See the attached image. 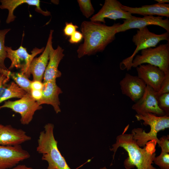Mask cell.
<instances>
[{"instance_id":"29","label":"cell","mask_w":169,"mask_h":169,"mask_svg":"<svg viewBox=\"0 0 169 169\" xmlns=\"http://www.w3.org/2000/svg\"><path fill=\"white\" fill-rule=\"evenodd\" d=\"M79 27L74 25L72 22H66L65 25L63 29L64 35L67 37H70L76 31Z\"/></svg>"},{"instance_id":"13","label":"cell","mask_w":169,"mask_h":169,"mask_svg":"<svg viewBox=\"0 0 169 169\" xmlns=\"http://www.w3.org/2000/svg\"><path fill=\"white\" fill-rule=\"evenodd\" d=\"M123 94L129 97L134 102H136L143 95L146 85L137 76L126 73L120 82Z\"/></svg>"},{"instance_id":"27","label":"cell","mask_w":169,"mask_h":169,"mask_svg":"<svg viewBox=\"0 0 169 169\" xmlns=\"http://www.w3.org/2000/svg\"><path fill=\"white\" fill-rule=\"evenodd\" d=\"M169 93V72L165 74L162 81L159 91L156 92L157 95Z\"/></svg>"},{"instance_id":"36","label":"cell","mask_w":169,"mask_h":169,"mask_svg":"<svg viewBox=\"0 0 169 169\" xmlns=\"http://www.w3.org/2000/svg\"><path fill=\"white\" fill-rule=\"evenodd\" d=\"M155 1L160 3H166L169 2L168 0H155Z\"/></svg>"},{"instance_id":"21","label":"cell","mask_w":169,"mask_h":169,"mask_svg":"<svg viewBox=\"0 0 169 169\" xmlns=\"http://www.w3.org/2000/svg\"><path fill=\"white\" fill-rule=\"evenodd\" d=\"M27 93L13 81L7 85L4 93L0 97V104L12 98L20 99Z\"/></svg>"},{"instance_id":"37","label":"cell","mask_w":169,"mask_h":169,"mask_svg":"<svg viewBox=\"0 0 169 169\" xmlns=\"http://www.w3.org/2000/svg\"><path fill=\"white\" fill-rule=\"evenodd\" d=\"M4 125L0 124V133Z\"/></svg>"},{"instance_id":"24","label":"cell","mask_w":169,"mask_h":169,"mask_svg":"<svg viewBox=\"0 0 169 169\" xmlns=\"http://www.w3.org/2000/svg\"><path fill=\"white\" fill-rule=\"evenodd\" d=\"M77 1L81 12L86 18H89L94 13L95 9L90 0H78Z\"/></svg>"},{"instance_id":"4","label":"cell","mask_w":169,"mask_h":169,"mask_svg":"<svg viewBox=\"0 0 169 169\" xmlns=\"http://www.w3.org/2000/svg\"><path fill=\"white\" fill-rule=\"evenodd\" d=\"M135 117L138 120H143L145 125H149L150 131L146 132L141 128H135L132 130L131 134L137 144L140 147H144L147 143L151 141L158 143L159 139L157 134L160 131L169 127V116L165 115L158 116L151 113L142 115L136 114Z\"/></svg>"},{"instance_id":"19","label":"cell","mask_w":169,"mask_h":169,"mask_svg":"<svg viewBox=\"0 0 169 169\" xmlns=\"http://www.w3.org/2000/svg\"><path fill=\"white\" fill-rule=\"evenodd\" d=\"M121 8L125 11L131 14L145 16L157 15L169 17V4L156 3L151 5L142 6L140 7H131L121 5Z\"/></svg>"},{"instance_id":"5","label":"cell","mask_w":169,"mask_h":169,"mask_svg":"<svg viewBox=\"0 0 169 169\" xmlns=\"http://www.w3.org/2000/svg\"><path fill=\"white\" fill-rule=\"evenodd\" d=\"M169 41V33L167 32L160 34L150 32L147 27L138 29L132 38V41L136 48L132 54L123 59L120 64V69H131L132 61L138 52L143 49L155 47L161 41Z\"/></svg>"},{"instance_id":"11","label":"cell","mask_w":169,"mask_h":169,"mask_svg":"<svg viewBox=\"0 0 169 169\" xmlns=\"http://www.w3.org/2000/svg\"><path fill=\"white\" fill-rule=\"evenodd\" d=\"M156 92L150 86L146 85L143 95L132 105V109L139 115L151 113L158 116L166 115L158 105Z\"/></svg>"},{"instance_id":"17","label":"cell","mask_w":169,"mask_h":169,"mask_svg":"<svg viewBox=\"0 0 169 169\" xmlns=\"http://www.w3.org/2000/svg\"><path fill=\"white\" fill-rule=\"evenodd\" d=\"M31 139L23 130L7 125L3 126L0 133V145L9 146L20 145Z\"/></svg>"},{"instance_id":"1","label":"cell","mask_w":169,"mask_h":169,"mask_svg":"<svg viewBox=\"0 0 169 169\" xmlns=\"http://www.w3.org/2000/svg\"><path fill=\"white\" fill-rule=\"evenodd\" d=\"M115 23L109 26L99 22L84 21L80 26L83 43L79 47L78 57L94 54L102 52L115 38L116 30L120 24Z\"/></svg>"},{"instance_id":"15","label":"cell","mask_w":169,"mask_h":169,"mask_svg":"<svg viewBox=\"0 0 169 169\" xmlns=\"http://www.w3.org/2000/svg\"><path fill=\"white\" fill-rule=\"evenodd\" d=\"M53 30H51L47 44L44 50L39 56L34 58L32 61L29 67V72L32 75L33 80L42 81L48 63L50 47L52 45Z\"/></svg>"},{"instance_id":"39","label":"cell","mask_w":169,"mask_h":169,"mask_svg":"<svg viewBox=\"0 0 169 169\" xmlns=\"http://www.w3.org/2000/svg\"><path fill=\"white\" fill-rule=\"evenodd\" d=\"M1 21L0 19V24H1Z\"/></svg>"},{"instance_id":"31","label":"cell","mask_w":169,"mask_h":169,"mask_svg":"<svg viewBox=\"0 0 169 169\" xmlns=\"http://www.w3.org/2000/svg\"><path fill=\"white\" fill-rule=\"evenodd\" d=\"M10 79L0 74V97L4 93L7 85L6 84Z\"/></svg>"},{"instance_id":"25","label":"cell","mask_w":169,"mask_h":169,"mask_svg":"<svg viewBox=\"0 0 169 169\" xmlns=\"http://www.w3.org/2000/svg\"><path fill=\"white\" fill-rule=\"evenodd\" d=\"M153 162L160 169H169V153L161 151L158 156L155 157Z\"/></svg>"},{"instance_id":"10","label":"cell","mask_w":169,"mask_h":169,"mask_svg":"<svg viewBox=\"0 0 169 169\" xmlns=\"http://www.w3.org/2000/svg\"><path fill=\"white\" fill-rule=\"evenodd\" d=\"M121 4L117 0H105L102 8L90 18V20L105 24V18L115 20L119 19H128L132 18L133 17L132 14L122 9Z\"/></svg>"},{"instance_id":"32","label":"cell","mask_w":169,"mask_h":169,"mask_svg":"<svg viewBox=\"0 0 169 169\" xmlns=\"http://www.w3.org/2000/svg\"><path fill=\"white\" fill-rule=\"evenodd\" d=\"M30 93L32 98L36 101L40 100L42 97V90H31Z\"/></svg>"},{"instance_id":"18","label":"cell","mask_w":169,"mask_h":169,"mask_svg":"<svg viewBox=\"0 0 169 169\" xmlns=\"http://www.w3.org/2000/svg\"><path fill=\"white\" fill-rule=\"evenodd\" d=\"M64 49L58 46L54 49L52 45L50 47L49 62L45 69L43 77V82L51 80H56L57 78L60 77L62 74L58 70L59 65L64 56Z\"/></svg>"},{"instance_id":"35","label":"cell","mask_w":169,"mask_h":169,"mask_svg":"<svg viewBox=\"0 0 169 169\" xmlns=\"http://www.w3.org/2000/svg\"><path fill=\"white\" fill-rule=\"evenodd\" d=\"M12 169H33L32 168L28 166L25 165H16Z\"/></svg>"},{"instance_id":"30","label":"cell","mask_w":169,"mask_h":169,"mask_svg":"<svg viewBox=\"0 0 169 169\" xmlns=\"http://www.w3.org/2000/svg\"><path fill=\"white\" fill-rule=\"evenodd\" d=\"M83 39V36L80 32L76 31L70 37L69 42L72 44H76L80 42Z\"/></svg>"},{"instance_id":"3","label":"cell","mask_w":169,"mask_h":169,"mask_svg":"<svg viewBox=\"0 0 169 169\" xmlns=\"http://www.w3.org/2000/svg\"><path fill=\"white\" fill-rule=\"evenodd\" d=\"M44 128L38 140L36 151L42 154V159L48 162L47 169H72L58 148L54 134V125L48 123Z\"/></svg>"},{"instance_id":"16","label":"cell","mask_w":169,"mask_h":169,"mask_svg":"<svg viewBox=\"0 0 169 169\" xmlns=\"http://www.w3.org/2000/svg\"><path fill=\"white\" fill-rule=\"evenodd\" d=\"M43 83L42 97L40 100L37 101V102L40 105L44 104L51 105L57 114L60 112L59 95L62 93V90L57 84L56 80Z\"/></svg>"},{"instance_id":"38","label":"cell","mask_w":169,"mask_h":169,"mask_svg":"<svg viewBox=\"0 0 169 169\" xmlns=\"http://www.w3.org/2000/svg\"><path fill=\"white\" fill-rule=\"evenodd\" d=\"M100 169H108L106 166H104L103 167L100 168Z\"/></svg>"},{"instance_id":"6","label":"cell","mask_w":169,"mask_h":169,"mask_svg":"<svg viewBox=\"0 0 169 169\" xmlns=\"http://www.w3.org/2000/svg\"><path fill=\"white\" fill-rule=\"evenodd\" d=\"M145 63L158 67L165 74L169 72V43L141 50V54L134 58L131 66L136 68Z\"/></svg>"},{"instance_id":"9","label":"cell","mask_w":169,"mask_h":169,"mask_svg":"<svg viewBox=\"0 0 169 169\" xmlns=\"http://www.w3.org/2000/svg\"><path fill=\"white\" fill-rule=\"evenodd\" d=\"M149 25L160 26L169 33V20L168 18L163 19L162 17L153 16H145L142 18L133 16L130 19H124L123 23L120 24L117 28L116 31L117 33L131 29H139Z\"/></svg>"},{"instance_id":"7","label":"cell","mask_w":169,"mask_h":169,"mask_svg":"<svg viewBox=\"0 0 169 169\" xmlns=\"http://www.w3.org/2000/svg\"><path fill=\"white\" fill-rule=\"evenodd\" d=\"M5 108L19 113L21 116V123L27 125L32 120L35 112L42 109V107L32 98L30 93L27 92L18 100H8L4 102L3 105L0 106V109Z\"/></svg>"},{"instance_id":"2","label":"cell","mask_w":169,"mask_h":169,"mask_svg":"<svg viewBox=\"0 0 169 169\" xmlns=\"http://www.w3.org/2000/svg\"><path fill=\"white\" fill-rule=\"evenodd\" d=\"M154 141L148 142L143 148L139 146L133 138L131 133H123L117 136L115 143L110 150L114 152L113 160L118 148H123L128 154L124 166L126 169L136 167L137 169H156L152 165L156 157V145Z\"/></svg>"},{"instance_id":"20","label":"cell","mask_w":169,"mask_h":169,"mask_svg":"<svg viewBox=\"0 0 169 169\" xmlns=\"http://www.w3.org/2000/svg\"><path fill=\"white\" fill-rule=\"evenodd\" d=\"M0 8L7 9L8 12L6 21L7 24L14 21L16 17L14 14L15 9L18 6L26 3L29 5L36 7L35 11L45 16L51 15L50 12L48 11H44L40 7V1L39 0H0Z\"/></svg>"},{"instance_id":"14","label":"cell","mask_w":169,"mask_h":169,"mask_svg":"<svg viewBox=\"0 0 169 169\" xmlns=\"http://www.w3.org/2000/svg\"><path fill=\"white\" fill-rule=\"evenodd\" d=\"M136 69L137 76L157 92L165 77L164 72L158 67L149 64H141Z\"/></svg>"},{"instance_id":"8","label":"cell","mask_w":169,"mask_h":169,"mask_svg":"<svg viewBox=\"0 0 169 169\" xmlns=\"http://www.w3.org/2000/svg\"><path fill=\"white\" fill-rule=\"evenodd\" d=\"M44 48V47L41 49L35 47L29 54L22 45L16 50H13L11 47L6 46L7 58L11 62L8 70L11 71L14 68L20 69L21 72L28 78L30 75L29 69L32 61L36 55L42 53Z\"/></svg>"},{"instance_id":"26","label":"cell","mask_w":169,"mask_h":169,"mask_svg":"<svg viewBox=\"0 0 169 169\" xmlns=\"http://www.w3.org/2000/svg\"><path fill=\"white\" fill-rule=\"evenodd\" d=\"M157 100L159 107L164 112L166 115H169V93L160 95L156 94Z\"/></svg>"},{"instance_id":"12","label":"cell","mask_w":169,"mask_h":169,"mask_svg":"<svg viewBox=\"0 0 169 169\" xmlns=\"http://www.w3.org/2000/svg\"><path fill=\"white\" fill-rule=\"evenodd\" d=\"M30 155L20 145L13 146L0 145V169H8L29 158Z\"/></svg>"},{"instance_id":"40","label":"cell","mask_w":169,"mask_h":169,"mask_svg":"<svg viewBox=\"0 0 169 169\" xmlns=\"http://www.w3.org/2000/svg\"></svg>"},{"instance_id":"34","label":"cell","mask_w":169,"mask_h":169,"mask_svg":"<svg viewBox=\"0 0 169 169\" xmlns=\"http://www.w3.org/2000/svg\"><path fill=\"white\" fill-rule=\"evenodd\" d=\"M11 71L5 69L0 68V74L10 79V75Z\"/></svg>"},{"instance_id":"28","label":"cell","mask_w":169,"mask_h":169,"mask_svg":"<svg viewBox=\"0 0 169 169\" xmlns=\"http://www.w3.org/2000/svg\"><path fill=\"white\" fill-rule=\"evenodd\" d=\"M158 144L161 147V151L169 152V136H163L159 139Z\"/></svg>"},{"instance_id":"22","label":"cell","mask_w":169,"mask_h":169,"mask_svg":"<svg viewBox=\"0 0 169 169\" xmlns=\"http://www.w3.org/2000/svg\"><path fill=\"white\" fill-rule=\"evenodd\" d=\"M10 78L20 87L27 92L30 93L32 81L21 72H11Z\"/></svg>"},{"instance_id":"33","label":"cell","mask_w":169,"mask_h":169,"mask_svg":"<svg viewBox=\"0 0 169 169\" xmlns=\"http://www.w3.org/2000/svg\"><path fill=\"white\" fill-rule=\"evenodd\" d=\"M31 90H42L43 87V83L38 80L32 81L31 85Z\"/></svg>"},{"instance_id":"23","label":"cell","mask_w":169,"mask_h":169,"mask_svg":"<svg viewBox=\"0 0 169 169\" xmlns=\"http://www.w3.org/2000/svg\"><path fill=\"white\" fill-rule=\"evenodd\" d=\"M11 28H5L0 30V68L8 70L5 64V60L7 58V53L5 45L6 35L11 30Z\"/></svg>"}]
</instances>
